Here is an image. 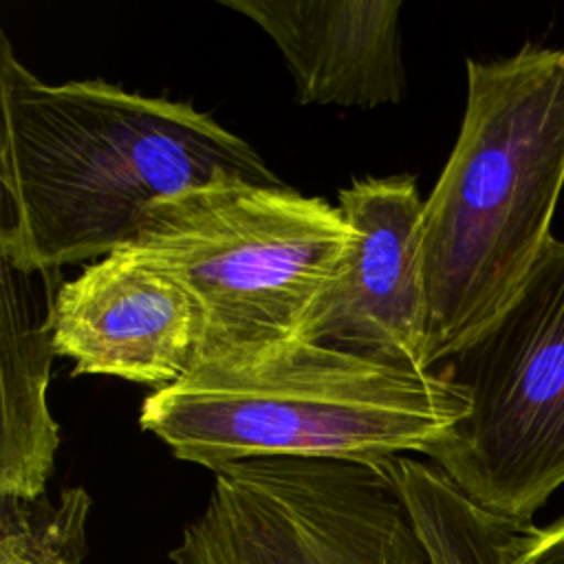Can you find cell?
I'll use <instances>...</instances> for the list:
<instances>
[{
	"label": "cell",
	"mask_w": 564,
	"mask_h": 564,
	"mask_svg": "<svg viewBox=\"0 0 564 564\" xmlns=\"http://www.w3.org/2000/svg\"><path fill=\"white\" fill-rule=\"evenodd\" d=\"M0 258L40 273L95 262L148 209L218 178L286 183L249 141L187 101L104 79L48 84L0 33Z\"/></svg>",
	"instance_id": "cell-1"
},
{
	"label": "cell",
	"mask_w": 564,
	"mask_h": 564,
	"mask_svg": "<svg viewBox=\"0 0 564 564\" xmlns=\"http://www.w3.org/2000/svg\"><path fill=\"white\" fill-rule=\"evenodd\" d=\"M564 187V44L467 59L460 132L423 203L425 368L474 341L513 300L551 236Z\"/></svg>",
	"instance_id": "cell-2"
},
{
	"label": "cell",
	"mask_w": 564,
	"mask_h": 564,
	"mask_svg": "<svg viewBox=\"0 0 564 564\" xmlns=\"http://www.w3.org/2000/svg\"><path fill=\"white\" fill-rule=\"evenodd\" d=\"M467 412V394L438 368L293 337L196 364L143 399L139 425L178 460L216 471L275 456H425Z\"/></svg>",
	"instance_id": "cell-3"
},
{
	"label": "cell",
	"mask_w": 564,
	"mask_h": 564,
	"mask_svg": "<svg viewBox=\"0 0 564 564\" xmlns=\"http://www.w3.org/2000/svg\"><path fill=\"white\" fill-rule=\"evenodd\" d=\"M355 240L319 196L218 178L156 200L119 249L161 267L194 297L203 364L300 337L315 300L346 271Z\"/></svg>",
	"instance_id": "cell-4"
},
{
	"label": "cell",
	"mask_w": 564,
	"mask_h": 564,
	"mask_svg": "<svg viewBox=\"0 0 564 564\" xmlns=\"http://www.w3.org/2000/svg\"><path fill=\"white\" fill-rule=\"evenodd\" d=\"M436 368L469 412L427 460L485 511L531 524L564 485V240L551 238L507 308Z\"/></svg>",
	"instance_id": "cell-5"
},
{
	"label": "cell",
	"mask_w": 564,
	"mask_h": 564,
	"mask_svg": "<svg viewBox=\"0 0 564 564\" xmlns=\"http://www.w3.org/2000/svg\"><path fill=\"white\" fill-rule=\"evenodd\" d=\"M172 564H432L388 463L253 458L214 471Z\"/></svg>",
	"instance_id": "cell-6"
},
{
	"label": "cell",
	"mask_w": 564,
	"mask_h": 564,
	"mask_svg": "<svg viewBox=\"0 0 564 564\" xmlns=\"http://www.w3.org/2000/svg\"><path fill=\"white\" fill-rule=\"evenodd\" d=\"M423 203L412 174L364 176L339 189L337 209L357 240L346 271L308 311L302 339L427 370Z\"/></svg>",
	"instance_id": "cell-7"
},
{
	"label": "cell",
	"mask_w": 564,
	"mask_h": 564,
	"mask_svg": "<svg viewBox=\"0 0 564 564\" xmlns=\"http://www.w3.org/2000/svg\"><path fill=\"white\" fill-rule=\"evenodd\" d=\"M51 328L57 357L73 359V375L159 390L194 368L200 313L176 278L117 249L57 286Z\"/></svg>",
	"instance_id": "cell-8"
},
{
	"label": "cell",
	"mask_w": 564,
	"mask_h": 564,
	"mask_svg": "<svg viewBox=\"0 0 564 564\" xmlns=\"http://www.w3.org/2000/svg\"><path fill=\"white\" fill-rule=\"evenodd\" d=\"M280 48L302 106L377 108L405 95L399 0H220Z\"/></svg>",
	"instance_id": "cell-9"
},
{
	"label": "cell",
	"mask_w": 564,
	"mask_h": 564,
	"mask_svg": "<svg viewBox=\"0 0 564 564\" xmlns=\"http://www.w3.org/2000/svg\"><path fill=\"white\" fill-rule=\"evenodd\" d=\"M62 271H22L0 258V498L46 494L59 430L48 408L51 308Z\"/></svg>",
	"instance_id": "cell-10"
},
{
	"label": "cell",
	"mask_w": 564,
	"mask_h": 564,
	"mask_svg": "<svg viewBox=\"0 0 564 564\" xmlns=\"http://www.w3.org/2000/svg\"><path fill=\"white\" fill-rule=\"evenodd\" d=\"M390 467L432 564H509L533 527L485 511L430 460L399 456Z\"/></svg>",
	"instance_id": "cell-11"
},
{
	"label": "cell",
	"mask_w": 564,
	"mask_h": 564,
	"mask_svg": "<svg viewBox=\"0 0 564 564\" xmlns=\"http://www.w3.org/2000/svg\"><path fill=\"white\" fill-rule=\"evenodd\" d=\"M90 509L79 485L57 498H0V564H84Z\"/></svg>",
	"instance_id": "cell-12"
},
{
	"label": "cell",
	"mask_w": 564,
	"mask_h": 564,
	"mask_svg": "<svg viewBox=\"0 0 564 564\" xmlns=\"http://www.w3.org/2000/svg\"><path fill=\"white\" fill-rule=\"evenodd\" d=\"M509 564H564V516L549 527H529Z\"/></svg>",
	"instance_id": "cell-13"
}]
</instances>
